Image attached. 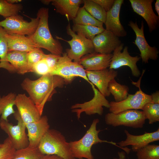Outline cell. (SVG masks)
<instances>
[{
	"label": "cell",
	"instance_id": "cell-40",
	"mask_svg": "<svg viewBox=\"0 0 159 159\" xmlns=\"http://www.w3.org/2000/svg\"><path fill=\"white\" fill-rule=\"evenodd\" d=\"M42 159H62L55 155H45Z\"/></svg>",
	"mask_w": 159,
	"mask_h": 159
},
{
	"label": "cell",
	"instance_id": "cell-33",
	"mask_svg": "<svg viewBox=\"0 0 159 159\" xmlns=\"http://www.w3.org/2000/svg\"><path fill=\"white\" fill-rule=\"evenodd\" d=\"M23 8L21 4H12L7 0H0V15L5 18L18 14Z\"/></svg>",
	"mask_w": 159,
	"mask_h": 159
},
{
	"label": "cell",
	"instance_id": "cell-6",
	"mask_svg": "<svg viewBox=\"0 0 159 159\" xmlns=\"http://www.w3.org/2000/svg\"><path fill=\"white\" fill-rule=\"evenodd\" d=\"M66 30L67 34L72 38L71 40H66L58 37H56L57 39L65 41L69 45L70 48L66 49V53L71 60L79 63L82 57L95 52L92 40L73 31L69 23L67 26Z\"/></svg>",
	"mask_w": 159,
	"mask_h": 159
},
{
	"label": "cell",
	"instance_id": "cell-4",
	"mask_svg": "<svg viewBox=\"0 0 159 159\" xmlns=\"http://www.w3.org/2000/svg\"><path fill=\"white\" fill-rule=\"evenodd\" d=\"M37 148L44 155H55L62 159H76L71 152L69 142L60 132L54 129L48 130Z\"/></svg>",
	"mask_w": 159,
	"mask_h": 159
},
{
	"label": "cell",
	"instance_id": "cell-2",
	"mask_svg": "<svg viewBox=\"0 0 159 159\" xmlns=\"http://www.w3.org/2000/svg\"><path fill=\"white\" fill-rule=\"evenodd\" d=\"M49 11L47 8L39 9L37 14L39 19L37 27L32 35L27 37L38 47L45 49L52 54L61 55L62 46L59 40L53 38L49 30Z\"/></svg>",
	"mask_w": 159,
	"mask_h": 159
},
{
	"label": "cell",
	"instance_id": "cell-10",
	"mask_svg": "<svg viewBox=\"0 0 159 159\" xmlns=\"http://www.w3.org/2000/svg\"><path fill=\"white\" fill-rule=\"evenodd\" d=\"M94 92V95L90 100L81 103H76L72 106L71 109L75 112L78 119L82 113L91 115L97 114L101 115L103 112V107L109 108V102L103 95L96 89L94 85L90 82Z\"/></svg>",
	"mask_w": 159,
	"mask_h": 159
},
{
	"label": "cell",
	"instance_id": "cell-3",
	"mask_svg": "<svg viewBox=\"0 0 159 159\" xmlns=\"http://www.w3.org/2000/svg\"><path fill=\"white\" fill-rule=\"evenodd\" d=\"M99 121L98 119H94L90 128L82 138L79 140L69 142L71 152L74 158L79 159H94L91 151L92 147L94 145L102 143H107L114 145L122 149L127 154L129 153L130 149L127 147L121 148L117 143L100 138L98 135L101 130L97 129V125Z\"/></svg>",
	"mask_w": 159,
	"mask_h": 159
},
{
	"label": "cell",
	"instance_id": "cell-5",
	"mask_svg": "<svg viewBox=\"0 0 159 159\" xmlns=\"http://www.w3.org/2000/svg\"><path fill=\"white\" fill-rule=\"evenodd\" d=\"M145 72V70H143L141 76L137 82L131 80L132 84L139 89L134 94H128L126 99L120 102L112 101L109 102V109L110 112L117 114L127 110H142L146 103L151 101V95L144 93L140 87L141 79Z\"/></svg>",
	"mask_w": 159,
	"mask_h": 159
},
{
	"label": "cell",
	"instance_id": "cell-32",
	"mask_svg": "<svg viewBox=\"0 0 159 159\" xmlns=\"http://www.w3.org/2000/svg\"><path fill=\"white\" fill-rule=\"evenodd\" d=\"M44 155L39 150L38 148L28 147L16 150L11 159H42Z\"/></svg>",
	"mask_w": 159,
	"mask_h": 159
},
{
	"label": "cell",
	"instance_id": "cell-11",
	"mask_svg": "<svg viewBox=\"0 0 159 159\" xmlns=\"http://www.w3.org/2000/svg\"><path fill=\"white\" fill-rule=\"evenodd\" d=\"M63 54L62 61L49 74L61 77L66 84L70 83L76 77H82L90 83L84 67L79 63L72 62L66 53Z\"/></svg>",
	"mask_w": 159,
	"mask_h": 159
},
{
	"label": "cell",
	"instance_id": "cell-41",
	"mask_svg": "<svg viewBox=\"0 0 159 159\" xmlns=\"http://www.w3.org/2000/svg\"><path fill=\"white\" fill-rule=\"evenodd\" d=\"M126 153L124 151H119L118 152V158H115L114 159H126Z\"/></svg>",
	"mask_w": 159,
	"mask_h": 159
},
{
	"label": "cell",
	"instance_id": "cell-8",
	"mask_svg": "<svg viewBox=\"0 0 159 159\" xmlns=\"http://www.w3.org/2000/svg\"><path fill=\"white\" fill-rule=\"evenodd\" d=\"M146 118L143 111L127 110L117 114L110 112L105 116L106 123L114 127L123 125L135 128L143 127Z\"/></svg>",
	"mask_w": 159,
	"mask_h": 159
},
{
	"label": "cell",
	"instance_id": "cell-38",
	"mask_svg": "<svg viewBox=\"0 0 159 159\" xmlns=\"http://www.w3.org/2000/svg\"><path fill=\"white\" fill-rule=\"evenodd\" d=\"M63 58V55L62 56L52 54H46L44 57L51 70V72L61 63Z\"/></svg>",
	"mask_w": 159,
	"mask_h": 159
},
{
	"label": "cell",
	"instance_id": "cell-7",
	"mask_svg": "<svg viewBox=\"0 0 159 159\" xmlns=\"http://www.w3.org/2000/svg\"><path fill=\"white\" fill-rule=\"evenodd\" d=\"M14 115L17 121L16 125H13L8 120H0V128L7 135L13 147L16 150L28 147L29 142L26 124L17 110Z\"/></svg>",
	"mask_w": 159,
	"mask_h": 159
},
{
	"label": "cell",
	"instance_id": "cell-26",
	"mask_svg": "<svg viewBox=\"0 0 159 159\" xmlns=\"http://www.w3.org/2000/svg\"><path fill=\"white\" fill-rule=\"evenodd\" d=\"M16 96L12 92L2 97L0 95V120L8 121V117L14 113V106Z\"/></svg>",
	"mask_w": 159,
	"mask_h": 159
},
{
	"label": "cell",
	"instance_id": "cell-39",
	"mask_svg": "<svg viewBox=\"0 0 159 159\" xmlns=\"http://www.w3.org/2000/svg\"><path fill=\"white\" fill-rule=\"evenodd\" d=\"M99 5L106 12L111 8L115 0H92Z\"/></svg>",
	"mask_w": 159,
	"mask_h": 159
},
{
	"label": "cell",
	"instance_id": "cell-25",
	"mask_svg": "<svg viewBox=\"0 0 159 159\" xmlns=\"http://www.w3.org/2000/svg\"><path fill=\"white\" fill-rule=\"evenodd\" d=\"M152 101L146 103L142 110L149 124L159 121V91L152 94Z\"/></svg>",
	"mask_w": 159,
	"mask_h": 159
},
{
	"label": "cell",
	"instance_id": "cell-18",
	"mask_svg": "<svg viewBox=\"0 0 159 159\" xmlns=\"http://www.w3.org/2000/svg\"><path fill=\"white\" fill-rule=\"evenodd\" d=\"M124 132L126 136V139L118 142L117 145L122 148L131 145L132 150L135 152L150 143L159 140V128L154 132H145L144 134L140 135H132L126 130H124Z\"/></svg>",
	"mask_w": 159,
	"mask_h": 159
},
{
	"label": "cell",
	"instance_id": "cell-23",
	"mask_svg": "<svg viewBox=\"0 0 159 159\" xmlns=\"http://www.w3.org/2000/svg\"><path fill=\"white\" fill-rule=\"evenodd\" d=\"M56 12L65 16L68 21L75 17L83 0H51Z\"/></svg>",
	"mask_w": 159,
	"mask_h": 159
},
{
	"label": "cell",
	"instance_id": "cell-35",
	"mask_svg": "<svg viewBox=\"0 0 159 159\" xmlns=\"http://www.w3.org/2000/svg\"><path fill=\"white\" fill-rule=\"evenodd\" d=\"M45 54L41 48L39 47L36 48L27 53V60L29 72H32L33 66L44 58Z\"/></svg>",
	"mask_w": 159,
	"mask_h": 159
},
{
	"label": "cell",
	"instance_id": "cell-9",
	"mask_svg": "<svg viewBox=\"0 0 159 159\" xmlns=\"http://www.w3.org/2000/svg\"><path fill=\"white\" fill-rule=\"evenodd\" d=\"M31 19L30 21H27L22 16L18 14L0 21V26L7 33L29 36L34 33L39 21L37 17Z\"/></svg>",
	"mask_w": 159,
	"mask_h": 159
},
{
	"label": "cell",
	"instance_id": "cell-34",
	"mask_svg": "<svg viewBox=\"0 0 159 159\" xmlns=\"http://www.w3.org/2000/svg\"><path fill=\"white\" fill-rule=\"evenodd\" d=\"M138 159H159V145L148 144L136 152Z\"/></svg>",
	"mask_w": 159,
	"mask_h": 159
},
{
	"label": "cell",
	"instance_id": "cell-43",
	"mask_svg": "<svg viewBox=\"0 0 159 159\" xmlns=\"http://www.w3.org/2000/svg\"><path fill=\"white\" fill-rule=\"evenodd\" d=\"M7 1L9 3L12 4H15L21 1L20 0H7Z\"/></svg>",
	"mask_w": 159,
	"mask_h": 159
},
{
	"label": "cell",
	"instance_id": "cell-19",
	"mask_svg": "<svg viewBox=\"0 0 159 159\" xmlns=\"http://www.w3.org/2000/svg\"><path fill=\"white\" fill-rule=\"evenodd\" d=\"M123 0H115L111 8L107 12L104 23L105 29L108 30L117 37H125L127 33L121 24L120 19V14Z\"/></svg>",
	"mask_w": 159,
	"mask_h": 159
},
{
	"label": "cell",
	"instance_id": "cell-37",
	"mask_svg": "<svg viewBox=\"0 0 159 159\" xmlns=\"http://www.w3.org/2000/svg\"><path fill=\"white\" fill-rule=\"evenodd\" d=\"M51 70L44 58L34 64L32 68V72L42 76L49 74Z\"/></svg>",
	"mask_w": 159,
	"mask_h": 159
},
{
	"label": "cell",
	"instance_id": "cell-16",
	"mask_svg": "<svg viewBox=\"0 0 159 159\" xmlns=\"http://www.w3.org/2000/svg\"><path fill=\"white\" fill-rule=\"evenodd\" d=\"M86 72L89 81L96 86L105 97L109 96L110 94L108 90V83L117 77V71L107 68L99 71L86 70Z\"/></svg>",
	"mask_w": 159,
	"mask_h": 159
},
{
	"label": "cell",
	"instance_id": "cell-21",
	"mask_svg": "<svg viewBox=\"0 0 159 159\" xmlns=\"http://www.w3.org/2000/svg\"><path fill=\"white\" fill-rule=\"evenodd\" d=\"M112 55L95 52L82 57L79 63L86 71L101 70L109 67Z\"/></svg>",
	"mask_w": 159,
	"mask_h": 159
},
{
	"label": "cell",
	"instance_id": "cell-28",
	"mask_svg": "<svg viewBox=\"0 0 159 159\" xmlns=\"http://www.w3.org/2000/svg\"><path fill=\"white\" fill-rule=\"evenodd\" d=\"M108 90L110 94L113 96L115 101L119 102L127 98L129 89L128 86L118 83L114 79L109 82Z\"/></svg>",
	"mask_w": 159,
	"mask_h": 159
},
{
	"label": "cell",
	"instance_id": "cell-20",
	"mask_svg": "<svg viewBox=\"0 0 159 159\" xmlns=\"http://www.w3.org/2000/svg\"><path fill=\"white\" fill-rule=\"evenodd\" d=\"M29 142V147L37 148L43 136L49 129L47 117L42 116L38 120L26 124Z\"/></svg>",
	"mask_w": 159,
	"mask_h": 159
},
{
	"label": "cell",
	"instance_id": "cell-22",
	"mask_svg": "<svg viewBox=\"0 0 159 159\" xmlns=\"http://www.w3.org/2000/svg\"><path fill=\"white\" fill-rule=\"evenodd\" d=\"M8 52L19 51L28 52L38 47L27 36L7 33L5 31Z\"/></svg>",
	"mask_w": 159,
	"mask_h": 159
},
{
	"label": "cell",
	"instance_id": "cell-29",
	"mask_svg": "<svg viewBox=\"0 0 159 159\" xmlns=\"http://www.w3.org/2000/svg\"><path fill=\"white\" fill-rule=\"evenodd\" d=\"M72 21L74 24L103 27V23L93 17L86 11L83 6L80 7L75 17Z\"/></svg>",
	"mask_w": 159,
	"mask_h": 159
},
{
	"label": "cell",
	"instance_id": "cell-45",
	"mask_svg": "<svg viewBox=\"0 0 159 159\" xmlns=\"http://www.w3.org/2000/svg\"><path fill=\"white\" fill-rule=\"evenodd\" d=\"M2 145V143H0V147H1Z\"/></svg>",
	"mask_w": 159,
	"mask_h": 159
},
{
	"label": "cell",
	"instance_id": "cell-12",
	"mask_svg": "<svg viewBox=\"0 0 159 159\" xmlns=\"http://www.w3.org/2000/svg\"><path fill=\"white\" fill-rule=\"evenodd\" d=\"M128 25L133 30L136 35L134 44L138 47L140 52V58L142 62L148 63L149 60H156L158 58L159 51L155 47L150 46L147 42L144 34V23L142 21L140 28L136 21H130Z\"/></svg>",
	"mask_w": 159,
	"mask_h": 159
},
{
	"label": "cell",
	"instance_id": "cell-42",
	"mask_svg": "<svg viewBox=\"0 0 159 159\" xmlns=\"http://www.w3.org/2000/svg\"><path fill=\"white\" fill-rule=\"evenodd\" d=\"M155 9L159 16V0H156L155 4Z\"/></svg>",
	"mask_w": 159,
	"mask_h": 159
},
{
	"label": "cell",
	"instance_id": "cell-27",
	"mask_svg": "<svg viewBox=\"0 0 159 159\" xmlns=\"http://www.w3.org/2000/svg\"><path fill=\"white\" fill-rule=\"evenodd\" d=\"M5 31L0 26V68H4L10 73L16 72L7 59L8 47L5 36Z\"/></svg>",
	"mask_w": 159,
	"mask_h": 159
},
{
	"label": "cell",
	"instance_id": "cell-14",
	"mask_svg": "<svg viewBox=\"0 0 159 159\" xmlns=\"http://www.w3.org/2000/svg\"><path fill=\"white\" fill-rule=\"evenodd\" d=\"M15 105L26 124L37 121L42 116L34 103L25 94H18L16 96Z\"/></svg>",
	"mask_w": 159,
	"mask_h": 159
},
{
	"label": "cell",
	"instance_id": "cell-17",
	"mask_svg": "<svg viewBox=\"0 0 159 159\" xmlns=\"http://www.w3.org/2000/svg\"><path fill=\"white\" fill-rule=\"evenodd\" d=\"M95 52L110 54L122 43L119 37L105 29L92 40Z\"/></svg>",
	"mask_w": 159,
	"mask_h": 159
},
{
	"label": "cell",
	"instance_id": "cell-13",
	"mask_svg": "<svg viewBox=\"0 0 159 159\" xmlns=\"http://www.w3.org/2000/svg\"><path fill=\"white\" fill-rule=\"evenodd\" d=\"M123 46L124 44L122 43L113 52L109 69H115L122 66H128L131 69L132 75L134 77H138L140 74V72L137 63L140 60V57L130 55L127 46L124 47L122 52Z\"/></svg>",
	"mask_w": 159,
	"mask_h": 159
},
{
	"label": "cell",
	"instance_id": "cell-24",
	"mask_svg": "<svg viewBox=\"0 0 159 159\" xmlns=\"http://www.w3.org/2000/svg\"><path fill=\"white\" fill-rule=\"evenodd\" d=\"M27 53L13 51L8 52L7 54L8 62L18 74H24L29 72L27 60Z\"/></svg>",
	"mask_w": 159,
	"mask_h": 159
},
{
	"label": "cell",
	"instance_id": "cell-36",
	"mask_svg": "<svg viewBox=\"0 0 159 159\" xmlns=\"http://www.w3.org/2000/svg\"><path fill=\"white\" fill-rule=\"evenodd\" d=\"M16 150L7 137L4 140L2 146L0 147V159H12Z\"/></svg>",
	"mask_w": 159,
	"mask_h": 159
},
{
	"label": "cell",
	"instance_id": "cell-1",
	"mask_svg": "<svg viewBox=\"0 0 159 159\" xmlns=\"http://www.w3.org/2000/svg\"><path fill=\"white\" fill-rule=\"evenodd\" d=\"M65 84L61 77L48 74L35 80L26 78L22 82L21 86L28 93L42 115L45 104L51 100L53 95L56 92L55 89L62 87Z\"/></svg>",
	"mask_w": 159,
	"mask_h": 159
},
{
	"label": "cell",
	"instance_id": "cell-30",
	"mask_svg": "<svg viewBox=\"0 0 159 159\" xmlns=\"http://www.w3.org/2000/svg\"><path fill=\"white\" fill-rule=\"evenodd\" d=\"M105 29L103 27L92 25L74 24L72 30L77 34H81L87 39L92 40L96 35Z\"/></svg>",
	"mask_w": 159,
	"mask_h": 159
},
{
	"label": "cell",
	"instance_id": "cell-44",
	"mask_svg": "<svg viewBox=\"0 0 159 159\" xmlns=\"http://www.w3.org/2000/svg\"><path fill=\"white\" fill-rule=\"evenodd\" d=\"M41 1L44 4L48 5L51 2V0H41Z\"/></svg>",
	"mask_w": 159,
	"mask_h": 159
},
{
	"label": "cell",
	"instance_id": "cell-15",
	"mask_svg": "<svg viewBox=\"0 0 159 159\" xmlns=\"http://www.w3.org/2000/svg\"><path fill=\"white\" fill-rule=\"evenodd\" d=\"M153 0H129L134 12L142 16L147 23L150 32L155 30L159 23V16L152 7Z\"/></svg>",
	"mask_w": 159,
	"mask_h": 159
},
{
	"label": "cell",
	"instance_id": "cell-31",
	"mask_svg": "<svg viewBox=\"0 0 159 159\" xmlns=\"http://www.w3.org/2000/svg\"><path fill=\"white\" fill-rule=\"evenodd\" d=\"M83 7L93 17L105 23L107 12L98 4L92 0H83Z\"/></svg>",
	"mask_w": 159,
	"mask_h": 159
}]
</instances>
